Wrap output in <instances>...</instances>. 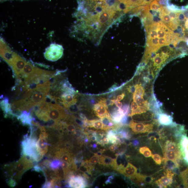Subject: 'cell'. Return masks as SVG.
I'll use <instances>...</instances> for the list:
<instances>
[{
    "mask_svg": "<svg viewBox=\"0 0 188 188\" xmlns=\"http://www.w3.org/2000/svg\"><path fill=\"white\" fill-rule=\"evenodd\" d=\"M163 160H171L176 163L177 158H183L181 152L172 151H163Z\"/></svg>",
    "mask_w": 188,
    "mask_h": 188,
    "instance_id": "cell-15",
    "label": "cell"
},
{
    "mask_svg": "<svg viewBox=\"0 0 188 188\" xmlns=\"http://www.w3.org/2000/svg\"><path fill=\"white\" fill-rule=\"evenodd\" d=\"M161 6L157 0H154L150 4V8L152 10L158 11L160 10Z\"/></svg>",
    "mask_w": 188,
    "mask_h": 188,
    "instance_id": "cell-26",
    "label": "cell"
},
{
    "mask_svg": "<svg viewBox=\"0 0 188 188\" xmlns=\"http://www.w3.org/2000/svg\"><path fill=\"white\" fill-rule=\"evenodd\" d=\"M75 95L68 92H63L59 98L58 101L65 108H69L76 103L77 98Z\"/></svg>",
    "mask_w": 188,
    "mask_h": 188,
    "instance_id": "cell-9",
    "label": "cell"
},
{
    "mask_svg": "<svg viewBox=\"0 0 188 188\" xmlns=\"http://www.w3.org/2000/svg\"><path fill=\"white\" fill-rule=\"evenodd\" d=\"M185 28L187 29L188 31V20L187 19L186 21V22H185Z\"/></svg>",
    "mask_w": 188,
    "mask_h": 188,
    "instance_id": "cell-49",
    "label": "cell"
},
{
    "mask_svg": "<svg viewBox=\"0 0 188 188\" xmlns=\"http://www.w3.org/2000/svg\"><path fill=\"white\" fill-rule=\"evenodd\" d=\"M158 33V38H164L167 37V35L164 31L162 30L159 27L157 29Z\"/></svg>",
    "mask_w": 188,
    "mask_h": 188,
    "instance_id": "cell-32",
    "label": "cell"
},
{
    "mask_svg": "<svg viewBox=\"0 0 188 188\" xmlns=\"http://www.w3.org/2000/svg\"><path fill=\"white\" fill-rule=\"evenodd\" d=\"M162 162L164 163L165 167L166 169L172 170L175 167L179 166L176 163L172 160L162 159Z\"/></svg>",
    "mask_w": 188,
    "mask_h": 188,
    "instance_id": "cell-25",
    "label": "cell"
},
{
    "mask_svg": "<svg viewBox=\"0 0 188 188\" xmlns=\"http://www.w3.org/2000/svg\"><path fill=\"white\" fill-rule=\"evenodd\" d=\"M153 1V0H151V1Z\"/></svg>",
    "mask_w": 188,
    "mask_h": 188,
    "instance_id": "cell-54",
    "label": "cell"
},
{
    "mask_svg": "<svg viewBox=\"0 0 188 188\" xmlns=\"http://www.w3.org/2000/svg\"><path fill=\"white\" fill-rule=\"evenodd\" d=\"M157 1L158 2H159L160 1V0H157Z\"/></svg>",
    "mask_w": 188,
    "mask_h": 188,
    "instance_id": "cell-53",
    "label": "cell"
},
{
    "mask_svg": "<svg viewBox=\"0 0 188 188\" xmlns=\"http://www.w3.org/2000/svg\"><path fill=\"white\" fill-rule=\"evenodd\" d=\"M162 19V21L167 26L169 25L172 20L171 19L170 16L168 14H165L162 18H161Z\"/></svg>",
    "mask_w": 188,
    "mask_h": 188,
    "instance_id": "cell-29",
    "label": "cell"
},
{
    "mask_svg": "<svg viewBox=\"0 0 188 188\" xmlns=\"http://www.w3.org/2000/svg\"><path fill=\"white\" fill-rule=\"evenodd\" d=\"M179 144L182 155L185 153H188V137L187 134L182 135Z\"/></svg>",
    "mask_w": 188,
    "mask_h": 188,
    "instance_id": "cell-18",
    "label": "cell"
},
{
    "mask_svg": "<svg viewBox=\"0 0 188 188\" xmlns=\"http://www.w3.org/2000/svg\"><path fill=\"white\" fill-rule=\"evenodd\" d=\"M154 179L151 176L144 175L143 182L145 184H151L152 183Z\"/></svg>",
    "mask_w": 188,
    "mask_h": 188,
    "instance_id": "cell-33",
    "label": "cell"
},
{
    "mask_svg": "<svg viewBox=\"0 0 188 188\" xmlns=\"http://www.w3.org/2000/svg\"><path fill=\"white\" fill-rule=\"evenodd\" d=\"M116 136L119 138L127 140H130L131 137V135L130 132L126 129H124L123 128L118 132Z\"/></svg>",
    "mask_w": 188,
    "mask_h": 188,
    "instance_id": "cell-22",
    "label": "cell"
},
{
    "mask_svg": "<svg viewBox=\"0 0 188 188\" xmlns=\"http://www.w3.org/2000/svg\"><path fill=\"white\" fill-rule=\"evenodd\" d=\"M172 151L180 152L179 144L172 141L168 140L165 142L163 151ZM181 152V151H180Z\"/></svg>",
    "mask_w": 188,
    "mask_h": 188,
    "instance_id": "cell-19",
    "label": "cell"
},
{
    "mask_svg": "<svg viewBox=\"0 0 188 188\" xmlns=\"http://www.w3.org/2000/svg\"><path fill=\"white\" fill-rule=\"evenodd\" d=\"M131 112L128 116L132 117L136 114H141L140 108L136 102L134 101L131 102Z\"/></svg>",
    "mask_w": 188,
    "mask_h": 188,
    "instance_id": "cell-23",
    "label": "cell"
},
{
    "mask_svg": "<svg viewBox=\"0 0 188 188\" xmlns=\"http://www.w3.org/2000/svg\"><path fill=\"white\" fill-rule=\"evenodd\" d=\"M147 40H150L153 38H155L158 36L157 30H154L151 31L149 33H147Z\"/></svg>",
    "mask_w": 188,
    "mask_h": 188,
    "instance_id": "cell-30",
    "label": "cell"
},
{
    "mask_svg": "<svg viewBox=\"0 0 188 188\" xmlns=\"http://www.w3.org/2000/svg\"><path fill=\"white\" fill-rule=\"evenodd\" d=\"M109 142V140L108 138H104L100 141L98 144L102 146H104L105 145L108 144Z\"/></svg>",
    "mask_w": 188,
    "mask_h": 188,
    "instance_id": "cell-36",
    "label": "cell"
},
{
    "mask_svg": "<svg viewBox=\"0 0 188 188\" xmlns=\"http://www.w3.org/2000/svg\"><path fill=\"white\" fill-rule=\"evenodd\" d=\"M32 160L24 155L18 162L7 165V172L12 177L18 180L24 173L33 168V164Z\"/></svg>",
    "mask_w": 188,
    "mask_h": 188,
    "instance_id": "cell-3",
    "label": "cell"
},
{
    "mask_svg": "<svg viewBox=\"0 0 188 188\" xmlns=\"http://www.w3.org/2000/svg\"><path fill=\"white\" fill-rule=\"evenodd\" d=\"M46 101L34 109L36 115L41 120L58 123L68 116L65 109L59 105Z\"/></svg>",
    "mask_w": 188,
    "mask_h": 188,
    "instance_id": "cell-2",
    "label": "cell"
},
{
    "mask_svg": "<svg viewBox=\"0 0 188 188\" xmlns=\"http://www.w3.org/2000/svg\"><path fill=\"white\" fill-rule=\"evenodd\" d=\"M136 87L135 86H129L127 88L128 91L131 93L133 94L135 91Z\"/></svg>",
    "mask_w": 188,
    "mask_h": 188,
    "instance_id": "cell-40",
    "label": "cell"
},
{
    "mask_svg": "<svg viewBox=\"0 0 188 188\" xmlns=\"http://www.w3.org/2000/svg\"><path fill=\"white\" fill-rule=\"evenodd\" d=\"M153 19L154 23H158L162 21L161 19L157 16H153Z\"/></svg>",
    "mask_w": 188,
    "mask_h": 188,
    "instance_id": "cell-39",
    "label": "cell"
},
{
    "mask_svg": "<svg viewBox=\"0 0 188 188\" xmlns=\"http://www.w3.org/2000/svg\"><path fill=\"white\" fill-rule=\"evenodd\" d=\"M114 104H115L116 106L119 108H121L122 106V104L121 102H119L117 100H113Z\"/></svg>",
    "mask_w": 188,
    "mask_h": 188,
    "instance_id": "cell-42",
    "label": "cell"
},
{
    "mask_svg": "<svg viewBox=\"0 0 188 188\" xmlns=\"http://www.w3.org/2000/svg\"><path fill=\"white\" fill-rule=\"evenodd\" d=\"M108 106L106 103V99H102L94 107V110L96 116L100 119L104 117L112 118L108 111Z\"/></svg>",
    "mask_w": 188,
    "mask_h": 188,
    "instance_id": "cell-8",
    "label": "cell"
},
{
    "mask_svg": "<svg viewBox=\"0 0 188 188\" xmlns=\"http://www.w3.org/2000/svg\"><path fill=\"white\" fill-rule=\"evenodd\" d=\"M118 147V145H116L114 144L110 146L109 147V149L110 150L112 151V152H114V151L116 150Z\"/></svg>",
    "mask_w": 188,
    "mask_h": 188,
    "instance_id": "cell-45",
    "label": "cell"
},
{
    "mask_svg": "<svg viewBox=\"0 0 188 188\" xmlns=\"http://www.w3.org/2000/svg\"><path fill=\"white\" fill-rule=\"evenodd\" d=\"M114 162V159L107 156L102 155L99 158V164L105 166L106 167H113Z\"/></svg>",
    "mask_w": 188,
    "mask_h": 188,
    "instance_id": "cell-20",
    "label": "cell"
},
{
    "mask_svg": "<svg viewBox=\"0 0 188 188\" xmlns=\"http://www.w3.org/2000/svg\"><path fill=\"white\" fill-rule=\"evenodd\" d=\"M157 120H154L152 123L146 124L137 122L132 120L129 124V127L135 134L145 133L152 132L155 125L158 123Z\"/></svg>",
    "mask_w": 188,
    "mask_h": 188,
    "instance_id": "cell-5",
    "label": "cell"
},
{
    "mask_svg": "<svg viewBox=\"0 0 188 188\" xmlns=\"http://www.w3.org/2000/svg\"><path fill=\"white\" fill-rule=\"evenodd\" d=\"M179 12H175L172 11H169L168 15L170 17L171 19L172 20H174L178 19V16L179 15Z\"/></svg>",
    "mask_w": 188,
    "mask_h": 188,
    "instance_id": "cell-35",
    "label": "cell"
},
{
    "mask_svg": "<svg viewBox=\"0 0 188 188\" xmlns=\"http://www.w3.org/2000/svg\"><path fill=\"white\" fill-rule=\"evenodd\" d=\"M37 145L39 153L43 157L48 152L49 147L48 134L45 127L42 126Z\"/></svg>",
    "mask_w": 188,
    "mask_h": 188,
    "instance_id": "cell-7",
    "label": "cell"
},
{
    "mask_svg": "<svg viewBox=\"0 0 188 188\" xmlns=\"http://www.w3.org/2000/svg\"><path fill=\"white\" fill-rule=\"evenodd\" d=\"M180 167L179 166L175 167L172 170V172L175 175H179L180 173Z\"/></svg>",
    "mask_w": 188,
    "mask_h": 188,
    "instance_id": "cell-38",
    "label": "cell"
},
{
    "mask_svg": "<svg viewBox=\"0 0 188 188\" xmlns=\"http://www.w3.org/2000/svg\"><path fill=\"white\" fill-rule=\"evenodd\" d=\"M158 46L160 48L163 46H167V37L160 38L158 42Z\"/></svg>",
    "mask_w": 188,
    "mask_h": 188,
    "instance_id": "cell-34",
    "label": "cell"
},
{
    "mask_svg": "<svg viewBox=\"0 0 188 188\" xmlns=\"http://www.w3.org/2000/svg\"><path fill=\"white\" fill-rule=\"evenodd\" d=\"M152 157L156 164L158 165H161V164L162 158L160 155L156 154L153 155Z\"/></svg>",
    "mask_w": 188,
    "mask_h": 188,
    "instance_id": "cell-28",
    "label": "cell"
},
{
    "mask_svg": "<svg viewBox=\"0 0 188 188\" xmlns=\"http://www.w3.org/2000/svg\"><path fill=\"white\" fill-rule=\"evenodd\" d=\"M139 152L146 158L152 157L153 155L151 150L147 146H144L140 148L139 149Z\"/></svg>",
    "mask_w": 188,
    "mask_h": 188,
    "instance_id": "cell-24",
    "label": "cell"
},
{
    "mask_svg": "<svg viewBox=\"0 0 188 188\" xmlns=\"http://www.w3.org/2000/svg\"><path fill=\"white\" fill-rule=\"evenodd\" d=\"M37 137L31 134L29 137H26L22 143L23 155L30 158L31 160L38 162L43 158L38 150L37 143Z\"/></svg>",
    "mask_w": 188,
    "mask_h": 188,
    "instance_id": "cell-4",
    "label": "cell"
},
{
    "mask_svg": "<svg viewBox=\"0 0 188 188\" xmlns=\"http://www.w3.org/2000/svg\"><path fill=\"white\" fill-rule=\"evenodd\" d=\"M63 49L62 46L57 44H52L46 48L44 53V57L46 59L55 62L62 57Z\"/></svg>",
    "mask_w": 188,
    "mask_h": 188,
    "instance_id": "cell-6",
    "label": "cell"
},
{
    "mask_svg": "<svg viewBox=\"0 0 188 188\" xmlns=\"http://www.w3.org/2000/svg\"><path fill=\"white\" fill-rule=\"evenodd\" d=\"M51 84L49 80L38 84L33 89L30 96L26 101L17 100L15 102L16 110L29 111L46 102L50 94Z\"/></svg>",
    "mask_w": 188,
    "mask_h": 188,
    "instance_id": "cell-1",
    "label": "cell"
},
{
    "mask_svg": "<svg viewBox=\"0 0 188 188\" xmlns=\"http://www.w3.org/2000/svg\"><path fill=\"white\" fill-rule=\"evenodd\" d=\"M68 185L72 188H82L88 186L87 182L85 177L81 176L72 175L68 179Z\"/></svg>",
    "mask_w": 188,
    "mask_h": 188,
    "instance_id": "cell-10",
    "label": "cell"
},
{
    "mask_svg": "<svg viewBox=\"0 0 188 188\" xmlns=\"http://www.w3.org/2000/svg\"><path fill=\"white\" fill-rule=\"evenodd\" d=\"M178 19L179 21H185L187 19L185 17L183 12L182 11L179 12V16H178Z\"/></svg>",
    "mask_w": 188,
    "mask_h": 188,
    "instance_id": "cell-37",
    "label": "cell"
},
{
    "mask_svg": "<svg viewBox=\"0 0 188 188\" xmlns=\"http://www.w3.org/2000/svg\"><path fill=\"white\" fill-rule=\"evenodd\" d=\"M165 176L161 177L155 182L156 185L160 188H167L172 183L173 177L175 174L172 170L166 169L165 173Z\"/></svg>",
    "mask_w": 188,
    "mask_h": 188,
    "instance_id": "cell-11",
    "label": "cell"
},
{
    "mask_svg": "<svg viewBox=\"0 0 188 188\" xmlns=\"http://www.w3.org/2000/svg\"><path fill=\"white\" fill-rule=\"evenodd\" d=\"M139 144H140L139 141L137 140H134L133 142H132V144L134 146H138L139 145Z\"/></svg>",
    "mask_w": 188,
    "mask_h": 188,
    "instance_id": "cell-47",
    "label": "cell"
},
{
    "mask_svg": "<svg viewBox=\"0 0 188 188\" xmlns=\"http://www.w3.org/2000/svg\"><path fill=\"white\" fill-rule=\"evenodd\" d=\"M84 126L87 128H94L98 130H103L108 131L111 129L105 125L101 120L94 119V120H87L84 124Z\"/></svg>",
    "mask_w": 188,
    "mask_h": 188,
    "instance_id": "cell-13",
    "label": "cell"
},
{
    "mask_svg": "<svg viewBox=\"0 0 188 188\" xmlns=\"http://www.w3.org/2000/svg\"><path fill=\"white\" fill-rule=\"evenodd\" d=\"M118 88V87L116 86V85H114L113 86H112L110 88V89H109V91H115V90H116V89Z\"/></svg>",
    "mask_w": 188,
    "mask_h": 188,
    "instance_id": "cell-48",
    "label": "cell"
},
{
    "mask_svg": "<svg viewBox=\"0 0 188 188\" xmlns=\"http://www.w3.org/2000/svg\"><path fill=\"white\" fill-rule=\"evenodd\" d=\"M159 3L160 5L163 6H167L168 4H169L168 0H160Z\"/></svg>",
    "mask_w": 188,
    "mask_h": 188,
    "instance_id": "cell-41",
    "label": "cell"
},
{
    "mask_svg": "<svg viewBox=\"0 0 188 188\" xmlns=\"http://www.w3.org/2000/svg\"><path fill=\"white\" fill-rule=\"evenodd\" d=\"M121 109L122 110L123 113L125 115L128 116L130 113V107L129 105L128 104H125L122 107Z\"/></svg>",
    "mask_w": 188,
    "mask_h": 188,
    "instance_id": "cell-31",
    "label": "cell"
},
{
    "mask_svg": "<svg viewBox=\"0 0 188 188\" xmlns=\"http://www.w3.org/2000/svg\"><path fill=\"white\" fill-rule=\"evenodd\" d=\"M120 173L132 180L135 179L139 173L138 169L135 166L130 163H128L126 166L124 168Z\"/></svg>",
    "mask_w": 188,
    "mask_h": 188,
    "instance_id": "cell-14",
    "label": "cell"
},
{
    "mask_svg": "<svg viewBox=\"0 0 188 188\" xmlns=\"http://www.w3.org/2000/svg\"><path fill=\"white\" fill-rule=\"evenodd\" d=\"M1 107L2 110L4 112L5 116L8 115L16 116L13 114L12 109V105L9 103V99L5 98L2 100L1 102Z\"/></svg>",
    "mask_w": 188,
    "mask_h": 188,
    "instance_id": "cell-16",
    "label": "cell"
},
{
    "mask_svg": "<svg viewBox=\"0 0 188 188\" xmlns=\"http://www.w3.org/2000/svg\"><path fill=\"white\" fill-rule=\"evenodd\" d=\"M186 44L187 45H188V39H187V40L186 41Z\"/></svg>",
    "mask_w": 188,
    "mask_h": 188,
    "instance_id": "cell-52",
    "label": "cell"
},
{
    "mask_svg": "<svg viewBox=\"0 0 188 188\" xmlns=\"http://www.w3.org/2000/svg\"><path fill=\"white\" fill-rule=\"evenodd\" d=\"M91 147L93 148H96L97 147V145L96 144H94L92 145H91Z\"/></svg>",
    "mask_w": 188,
    "mask_h": 188,
    "instance_id": "cell-50",
    "label": "cell"
},
{
    "mask_svg": "<svg viewBox=\"0 0 188 188\" xmlns=\"http://www.w3.org/2000/svg\"><path fill=\"white\" fill-rule=\"evenodd\" d=\"M105 151V150H102L99 151L98 152L96 153H94V154H96L98 156L100 157L102 155V153H103Z\"/></svg>",
    "mask_w": 188,
    "mask_h": 188,
    "instance_id": "cell-46",
    "label": "cell"
},
{
    "mask_svg": "<svg viewBox=\"0 0 188 188\" xmlns=\"http://www.w3.org/2000/svg\"><path fill=\"white\" fill-rule=\"evenodd\" d=\"M89 140L88 138H87L86 139H85V143H87L88 142H89Z\"/></svg>",
    "mask_w": 188,
    "mask_h": 188,
    "instance_id": "cell-51",
    "label": "cell"
},
{
    "mask_svg": "<svg viewBox=\"0 0 188 188\" xmlns=\"http://www.w3.org/2000/svg\"><path fill=\"white\" fill-rule=\"evenodd\" d=\"M125 96V94L123 93L122 94H121L119 95V96H117L116 100L119 101H121L124 98Z\"/></svg>",
    "mask_w": 188,
    "mask_h": 188,
    "instance_id": "cell-44",
    "label": "cell"
},
{
    "mask_svg": "<svg viewBox=\"0 0 188 188\" xmlns=\"http://www.w3.org/2000/svg\"><path fill=\"white\" fill-rule=\"evenodd\" d=\"M179 177L184 188H188V167L186 169L180 172Z\"/></svg>",
    "mask_w": 188,
    "mask_h": 188,
    "instance_id": "cell-21",
    "label": "cell"
},
{
    "mask_svg": "<svg viewBox=\"0 0 188 188\" xmlns=\"http://www.w3.org/2000/svg\"><path fill=\"white\" fill-rule=\"evenodd\" d=\"M157 115L158 121L160 125L172 128L175 127L177 125V124L173 122L172 117L169 115L161 112L158 114Z\"/></svg>",
    "mask_w": 188,
    "mask_h": 188,
    "instance_id": "cell-12",
    "label": "cell"
},
{
    "mask_svg": "<svg viewBox=\"0 0 188 188\" xmlns=\"http://www.w3.org/2000/svg\"><path fill=\"white\" fill-rule=\"evenodd\" d=\"M187 19V20H188V18Z\"/></svg>",
    "mask_w": 188,
    "mask_h": 188,
    "instance_id": "cell-55",
    "label": "cell"
},
{
    "mask_svg": "<svg viewBox=\"0 0 188 188\" xmlns=\"http://www.w3.org/2000/svg\"><path fill=\"white\" fill-rule=\"evenodd\" d=\"M114 178V175H112L108 178V179H107L105 182V183L106 184L112 183V180H113Z\"/></svg>",
    "mask_w": 188,
    "mask_h": 188,
    "instance_id": "cell-43",
    "label": "cell"
},
{
    "mask_svg": "<svg viewBox=\"0 0 188 188\" xmlns=\"http://www.w3.org/2000/svg\"><path fill=\"white\" fill-rule=\"evenodd\" d=\"M17 118L24 125L30 126L33 121L32 117L30 114V112L27 113V112L26 111L22 112L20 115L17 116Z\"/></svg>",
    "mask_w": 188,
    "mask_h": 188,
    "instance_id": "cell-17",
    "label": "cell"
},
{
    "mask_svg": "<svg viewBox=\"0 0 188 188\" xmlns=\"http://www.w3.org/2000/svg\"><path fill=\"white\" fill-rule=\"evenodd\" d=\"M100 157L96 154L93 156L89 160L86 161V162L91 165H96L99 162Z\"/></svg>",
    "mask_w": 188,
    "mask_h": 188,
    "instance_id": "cell-27",
    "label": "cell"
}]
</instances>
